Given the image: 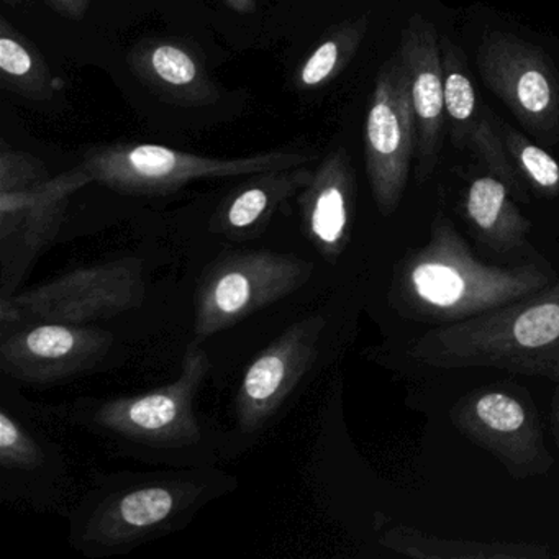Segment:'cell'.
<instances>
[{"label":"cell","instance_id":"6da1fadb","mask_svg":"<svg viewBox=\"0 0 559 559\" xmlns=\"http://www.w3.org/2000/svg\"><path fill=\"white\" fill-rule=\"evenodd\" d=\"M412 353L435 368H496L559 384V281L513 306L431 330Z\"/></svg>","mask_w":559,"mask_h":559},{"label":"cell","instance_id":"7a4b0ae2","mask_svg":"<svg viewBox=\"0 0 559 559\" xmlns=\"http://www.w3.org/2000/svg\"><path fill=\"white\" fill-rule=\"evenodd\" d=\"M408 281L420 302L453 322L496 312L548 287V276L533 267L503 270L474 260L447 221L438 222Z\"/></svg>","mask_w":559,"mask_h":559},{"label":"cell","instance_id":"3957f363","mask_svg":"<svg viewBox=\"0 0 559 559\" xmlns=\"http://www.w3.org/2000/svg\"><path fill=\"white\" fill-rule=\"evenodd\" d=\"M312 162L304 152L258 153L243 158L192 155L152 143H116L91 148L84 168L94 182L129 195H165L198 179L238 178Z\"/></svg>","mask_w":559,"mask_h":559},{"label":"cell","instance_id":"277c9868","mask_svg":"<svg viewBox=\"0 0 559 559\" xmlns=\"http://www.w3.org/2000/svg\"><path fill=\"white\" fill-rule=\"evenodd\" d=\"M312 261L293 253L231 251L212 261L195 290V342H204L309 283Z\"/></svg>","mask_w":559,"mask_h":559},{"label":"cell","instance_id":"5b68a950","mask_svg":"<svg viewBox=\"0 0 559 559\" xmlns=\"http://www.w3.org/2000/svg\"><path fill=\"white\" fill-rule=\"evenodd\" d=\"M146 286L139 258H120L68 271L11 296L24 323L94 325L142 306Z\"/></svg>","mask_w":559,"mask_h":559},{"label":"cell","instance_id":"8992f818","mask_svg":"<svg viewBox=\"0 0 559 559\" xmlns=\"http://www.w3.org/2000/svg\"><path fill=\"white\" fill-rule=\"evenodd\" d=\"M415 156L417 120L411 80L395 55L379 71L365 126L366 173L382 215H391L401 202Z\"/></svg>","mask_w":559,"mask_h":559},{"label":"cell","instance_id":"52a82bcc","mask_svg":"<svg viewBox=\"0 0 559 559\" xmlns=\"http://www.w3.org/2000/svg\"><path fill=\"white\" fill-rule=\"evenodd\" d=\"M93 181L83 163L25 191L0 192L2 294L11 297L57 240L71 198Z\"/></svg>","mask_w":559,"mask_h":559},{"label":"cell","instance_id":"ba28073f","mask_svg":"<svg viewBox=\"0 0 559 559\" xmlns=\"http://www.w3.org/2000/svg\"><path fill=\"white\" fill-rule=\"evenodd\" d=\"M209 371L211 361L194 340L188 346L175 382L146 394L106 402L97 408L94 420L120 437L152 447L179 448L198 443L201 427L192 405Z\"/></svg>","mask_w":559,"mask_h":559},{"label":"cell","instance_id":"9c48e42d","mask_svg":"<svg viewBox=\"0 0 559 559\" xmlns=\"http://www.w3.org/2000/svg\"><path fill=\"white\" fill-rule=\"evenodd\" d=\"M486 86L539 139L559 135V78L545 53L512 35L490 34L477 50Z\"/></svg>","mask_w":559,"mask_h":559},{"label":"cell","instance_id":"30bf717a","mask_svg":"<svg viewBox=\"0 0 559 559\" xmlns=\"http://www.w3.org/2000/svg\"><path fill=\"white\" fill-rule=\"evenodd\" d=\"M209 499V484L201 479L158 480L130 487L97 507L87 522L81 545L100 552L133 548L159 533Z\"/></svg>","mask_w":559,"mask_h":559},{"label":"cell","instance_id":"8fae6325","mask_svg":"<svg viewBox=\"0 0 559 559\" xmlns=\"http://www.w3.org/2000/svg\"><path fill=\"white\" fill-rule=\"evenodd\" d=\"M323 329L325 319L319 313L304 317L287 326L248 366L235 401L237 421L245 433L261 430L310 371L319 355Z\"/></svg>","mask_w":559,"mask_h":559},{"label":"cell","instance_id":"7c38bea8","mask_svg":"<svg viewBox=\"0 0 559 559\" xmlns=\"http://www.w3.org/2000/svg\"><path fill=\"white\" fill-rule=\"evenodd\" d=\"M112 345V333L94 325L28 323L2 338L0 369L19 381H64L103 361Z\"/></svg>","mask_w":559,"mask_h":559},{"label":"cell","instance_id":"4fadbf2b","mask_svg":"<svg viewBox=\"0 0 559 559\" xmlns=\"http://www.w3.org/2000/svg\"><path fill=\"white\" fill-rule=\"evenodd\" d=\"M397 55L411 80L417 120V176L425 179L437 165L447 122L441 45L431 22L420 14L412 15L402 32Z\"/></svg>","mask_w":559,"mask_h":559},{"label":"cell","instance_id":"5bb4252c","mask_svg":"<svg viewBox=\"0 0 559 559\" xmlns=\"http://www.w3.org/2000/svg\"><path fill=\"white\" fill-rule=\"evenodd\" d=\"M356 179L348 153H329L299 192L302 231L323 260L336 261L345 251L355 214Z\"/></svg>","mask_w":559,"mask_h":559},{"label":"cell","instance_id":"9a60e30c","mask_svg":"<svg viewBox=\"0 0 559 559\" xmlns=\"http://www.w3.org/2000/svg\"><path fill=\"white\" fill-rule=\"evenodd\" d=\"M127 63L136 80L165 103L207 107L221 99L201 57L182 41H140L127 55Z\"/></svg>","mask_w":559,"mask_h":559},{"label":"cell","instance_id":"2e32d148","mask_svg":"<svg viewBox=\"0 0 559 559\" xmlns=\"http://www.w3.org/2000/svg\"><path fill=\"white\" fill-rule=\"evenodd\" d=\"M312 178L313 171L306 165L248 176V181L218 204L211 231L234 241L260 237L281 205L307 188Z\"/></svg>","mask_w":559,"mask_h":559},{"label":"cell","instance_id":"e0dca14e","mask_svg":"<svg viewBox=\"0 0 559 559\" xmlns=\"http://www.w3.org/2000/svg\"><path fill=\"white\" fill-rule=\"evenodd\" d=\"M0 74L8 90L31 100L51 99L64 87L40 51L5 19H0Z\"/></svg>","mask_w":559,"mask_h":559},{"label":"cell","instance_id":"ac0fdd59","mask_svg":"<svg viewBox=\"0 0 559 559\" xmlns=\"http://www.w3.org/2000/svg\"><path fill=\"white\" fill-rule=\"evenodd\" d=\"M368 32V19L359 17L330 32L300 64L294 76L299 91H313L332 83L355 57Z\"/></svg>","mask_w":559,"mask_h":559},{"label":"cell","instance_id":"d6986e66","mask_svg":"<svg viewBox=\"0 0 559 559\" xmlns=\"http://www.w3.org/2000/svg\"><path fill=\"white\" fill-rule=\"evenodd\" d=\"M466 212L480 231L492 237L516 238L526 227L510 201L509 186L497 176L474 179L467 189Z\"/></svg>","mask_w":559,"mask_h":559},{"label":"cell","instance_id":"ffe728a7","mask_svg":"<svg viewBox=\"0 0 559 559\" xmlns=\"http://www.w3.org/2000/svg\"><path fill=\"white\" fill-rule=\"evenodd\" d=\"M440 45L447 122L451 123L456 143L463 140L467 142L480 119L477 117L476 90L456 47H453L447 38H443Z\"/></svg>","mask_w":559,"mask_h":559},{"label":"cell","instance_id":"44dd1931","mask_svg":"<svg viewBox=\"0 0 559 559\" xmlns=\"http://www.w3.org/2000/svg\"><path fill=\"white\" fill-rule=\"evenodd\" d=\"M500 136L510 159H513L516 168L535 188L546 194H556L559 191V163L548 152L539 148L509 126L502 127Z\"/></svg>","mask_w":559,"mask_h":559},{"label":"cell","instance_id":"7402d4cb","mask_svg":"<svg viewBox=\"0 0 559 559\" xmlns=\"http://www.w3.org/2000/svg\"><path fill=\"white\" fill-rule=\"evenodd\" d=\"M474 424L480 428V440L497 437L502 440L507 435H519L526 430V412L516 399L502 392H487L479 395L473 404Z\"/></svg>","mask_w":559,"mask_h":559},{"label":"cell","instance_id":"603a6c76","mask_svg":"<svg viewBox=\"0 0 559 559\" xmlns=\"http://www.w3.org/2000/svg\"><path fill=\"white\" fill-rule=\"evenodd\" d=\"M45 454L34 437L12 418L0 412V464L5 469H37Z\"/></svg>","mask_w":559,"mask_h":559},{"label":"cell","instance_id":"cb8c5ba5","mask_svg":"<svg viewBox=\"0 0 559 559\" xmlns=\"http://www.w3.org/2000/svg\"><path fill=\"white\" fill-rule=\"evenodd\" d=\"M51 178L45 163L22 150H12L2 142L0 148V192L25 191Z\"/></svg>","mask_w":559,"mask_h":559},{"label":"cell","instance_id":"d4e9b609","mask_svg":"<svg viewBox=\"0 0 559 559\" xmlns=\"http://www.w3.org/2000/svg\"><path fill=\"white\" fill-rule=\"evenodd\" d=\"M467 143L486 162L497 178L502 179L506 185L509 182V185L516 186L515 171L510 163L509 152L503 145L502 136L493 130L489 120L480 117L479 122L471 132Z\"/></svg>","mask_w":559,"mask_h":559},{"label":"cell","instance_id":"484cf974","mask_svg":"<svg viewBox=\"0 0 559 559\" xmlns=\"http://www.w3.org/2000/svg\"><path fill=\"white\" fill-rule=\"evenodd\" d=\"M41 2L61 17L74 22L83 21L91 8V0H41Z\"/></svg>","mask_w":559,"mask_h":559},{"label":"cell","instance_id":"4316f807","mask_svg":"<svg viewBox=\"0 0 559 559\" xmlns=\"http://www.w3.org/2000/svg\"><path fill=\"white\" fill-rule=\"evenodd\" d=\"M230 11L240 15H250L257 12L258 0H221Z\"/></svg>","mask_w":559,"mask_h":559},{"label":"cell","instance_id":"83f0119b","mask_svg":"<svg viewBox=\"0 0 559 559\" xmlns=\"http://www.w3.org/2000/svg\"><path fill=\"white\" fill-rule=\"evenodd\" d=\"M552 414H555L556 431L559 433V391L555 394V402H552Z\"/></svg>","mask_w":559,"mask_h":559},{"label":"cell","instance_id":"f1b7e54d","mask_svg":"<svg viewBox=\"0 0 559 559\" xmlns=\"http://www.w3.org/2000/svg\"><path fill=\"white\" fill-rule=\"evenodd\" d=\"M5 5H17L19 2H22V0H2Z\"/></svg>","mask_w":559,"mask_h":559}]
</instances>
